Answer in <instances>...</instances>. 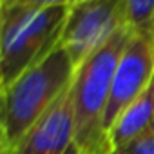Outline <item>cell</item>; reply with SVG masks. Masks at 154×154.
I'll return each mask as SVG.
<instances>
[{
    "mask_svg": "<svg viewBox=\"0 0 154 154\" xmlns=\"http://www.w3.org/2000/svg\"><path fill=\"white\" fill-rule=\"evenodd\" d=\"M154 78V38L134 35L125 47L114 78L107 109L103 114V129L109 134L111 127L123 111L150 85Z\"/></svg>",
    "mask_w": 154,
    "mask_h": 154,
    "instance_id": "5",
    "label": "cell"
},
{
    "mask_svg": "<svg viewBox=\"0 0 154 154\" xmlns=\"http://www.w3.org/2000/svg\"><path fill=\"white\" fill-rule=\"evenodd\" d=\"M123 150L127 154H154V122L147 125Z\"/></svg>",
    "mask_w": 154,
    "mask_h": 154,
    "instance_id": "9",
    "label": "cell"
},
{
    "mask_svg": "<svg viewBox=\"0 0 154 154\" xmlns=\"http://www.w3.org/2000/svg\"><path fill=\"white\" fill-rule=\"evenodd\" d=\"M76 2H84V0H71V2H69V6H71V4H76Z\"/></svg>",
    "mask_w": 154,
    "mask_h": 154,
    "instance_id": "13",
    "label": "cell"
},
{
    "mask_svg": "<svg viewBox=\"0 0 154 154\" xmlns=\"http://www.w3.org/2000/svg\"><path fill=\"white\" fill-rule=\"evenodd\" d=\"M76 149L71 85L13 149L0 154H74Z\"/></svg>",
    "mask_w": 154,
    "mask_h": 154,
    "instance_id": "6",
    "label": "cell"
},
{
    "mask_svg": "<svg viewBox=\"0 0 154 154\" xmlns=\"http://www.w3.org/2000/svg\"><path fill=\"white\" fill-rule=\"evenodd\" d=\"M154 122V78L150 85L123 111L107 138L112 150H123L147 125Z\"/></svg>",
    "mask_w": 154,
    "mask_h": 154,
    "instance_id": "7",
    "label": "cell"
},
{
    "mask_svg": "<svg viewBox=\"0 0 154 154\" xmlns=\"http://www.w3.org/2000/svg\"><path fill=\"white\" fill-rule=\"evenodd\" d=\"M111 145L107 143V145H103V147H100V149H94V150H91V152H87V154H111Z\"/></svg>",
    "mask_w": 154,
    "mask_h": 154,
    "instance_id": "10",
    "label": "cell"
},
{
    "mask_svg": "<svg viewBox=\"0 0 154 154\" xmlns=\"http://www.w3.org/2000/svg\"><path fill=\"white\" fill-rule=\"evenodd\" d=\"M24 0H0V8L2 6H15V4H22Z\"/></svg>",
    "mask_w": 154,
    "mask_h": 154,
    "instance_id": "11",
    "label": "cell"
},
{
    "mask_svg": "<svg viewBox=\"0 0 154 154\" xmlns=\"http://www.w3.org/2000/svg\"><path fill=\"white\" fill-rule=\"evenodd\" d=\"M125 26L134 35L154 38V0H125Z\"/></svg>",
    "mask_w": 154,
    "mask_h": 154,
    "instance_id": "8",
    "label": "cell"
},
{
    "mask_svg": "<svg viewBox=\"0 0 154 154\" xmlns=\"http://www.w3.org/2000/svg\"><path fill=\"white\" fill-rule=\"evenodd\" d=\"M125 24V0H84L69 6L60 38L62 47L78 65L103 45Z\"/></svg>",
    "mask_w": 154,
    "mask_h": 154,
    "instance_id": "4",
    "label": "cell"
},
{
    "mask_svg": "<svg viewBox=\"0 0 154 154\" xmlns=\"http://www.w3.org/2000/svg\"><path fill=\"white\" fill-rule=\"evenodd\" d=\"M69 6L0 8V89L42 62L58 44Z\"/></svg>",
    "mask_w": 154,
    "mask_h": 154,
    "instance_id": "3",
    "label": "cell"
},
{
    "mask_svg": "<svg viewBox=\"0 0 154 154\" xmlns=\"http://www.w3.org/2000/svg\"><path fill=\"white\" fill-rule=\"evenodd\" d=\"M111 154H127L125 150H111Z\"/></svg>",
    "mask_w": 154,
    "mask_h": 154,
    "instance_id": "12",
    "label": "cell"
},
{
    "mask_svg": "<svg viewBox=\"0 0 154 154\" xmlns=\"http://www.w3.org/2000/svg\"><path fill=\"white\" fill-rule=\"evenodd\" d=\"M76 65L58 44L42 62L0 89V152L13 149L72 85Z\"/></svg>",
    "mask_w": 154,
    "mask_h": 154,
    "instance_id": "1",
    "label": "cell"
},
{
    "mask_svg": "<svg viewBox=\"0 0 154 154\" xmlns=\"http://www.w3.org/2000/svg\"><path fill=\"white\" fill-rule=\"evenodd\" d=\"M132 36L134 33L131 27L123 24L76 69L72 82L74 143L82 154L109 143L107 132L103 129V114L118 62Z\"/></svg>",
    "mask_w": 154,
    "mask_h": 154,
    "instance_id": "2",
    "label": "cell"
}]
</instances>
